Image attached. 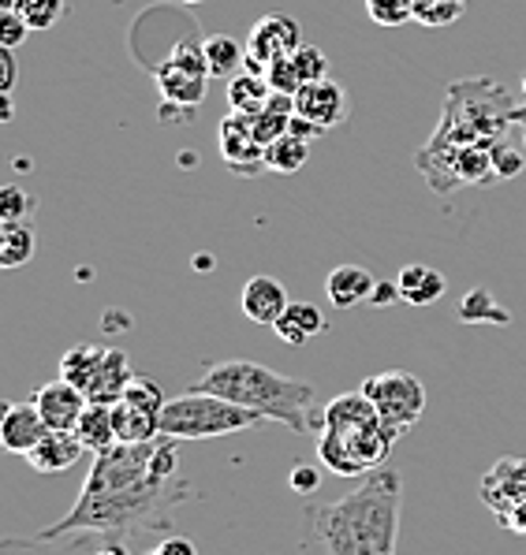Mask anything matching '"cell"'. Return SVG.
I'll list each match as a JSON object with an SVG mask.
<instances>
[{"mask_svg":"<svg viewBox=\"0 0 526 555\" xmlns=\"http://www.w3.org/2000/svg\"><path fill=\"white\" fill-rule=\"evenodd\" d=\"M198 500V489L187 477H161L154 469V440L116 443L93 455L90 474L79 496L61 522L27 537L34 544H67L79 548L87 541H150L168 537L176 507Z\"/></svg>","mask_w":526,"mask_h":555,"instance_id":"6da1fadb","label":"cell"},{"mask_svg":"<svg viewBox=\"0 0 526 555\" xmlns=\"http://www.w3.org/2000/svg\"><path fill=\"white\" fill-rule=\"evenodd\" d=\"M403 481L393 466L362 477L351 496L303 507V552L307 555H393L400 537Z\"/></svg>","mask_w":526,"mask_h":555,"instance_id":"7a4b0ae2","label":"cell"},{"mask_svg":"<svg viewBox=\"0 0 526 555\" xmlns=\"http://www.w3.org/2000/svg\"><path fill=\"white\" fill-rule=\"evenodd\" d=\"M198 391H214V396L228 399V403L254 410L266 422H280L292 433H307L310 406H313V384L299 377H284V373L269 370L261 362H247V358H228V362L206 365L198 380Z\"/></svg>","mask_w":526,"mask_h":555,"instance_id":"3957f363","label":"cell"},{"mask_svg":"<svg viewBox=\"0 0 526 555\" xmlns=\"http://www.w3.org/2000/svg\"><path fill=\"white\" fill-rule=\"evenodd\" d=\"M400 437L403 433L377 414L367 391H344L321 414L318 459L341 477H367L388 463Z\"/></svg>","mask_w":526,"mask_h":555,"instance_id":"277c9868","label":"cell"},{"mask_svg":"<svg viewBox=\"0 0 526 555\" xmlns=\"http://www.w3.org/2000/svg\"><path fill=\"white\" fill-rule=\"evenodd\" d=\"M512 124V101L489 79H466L448 90L445 119L426 150H456L466 142H500Z\"/></svg>","mask_w":526,"mask_h":555,"instance_id":"5b68a950","label":"cell"},{"mask_svg":"<svg viewBox=\"0 0 526 555\" xmlns=\"http://www.w3.org/2000/svg\"><path fill=\"white\" fill-rule=\"evenodd\" d=\"M258 422H266V417L228 403V399L214 396V391L191 388L187 396L168 399L165 410H161V437L217 440V437H232V433L254 429Z\"/></svg>","mask_w":526,"mask_h":555,"instance_id":"8992f818","label":"cell"},{"mask_svg":"<svg viewBox=\"0 0 526 555\" xmlns=\"http://www.w3.org/2000/svg\"><path fill=\"white\" fill-rule=\"evenodd\" d=\"M61 377L72 380L90 403H120L127 384L134 380L131 362L116 347H93V344H75L72 351L61 358Z\"/></svg>","mask_w":526,"mask_h":555,"instance_id":"52a82bcc","label":"cell"},{"mask_svg":"<svg viewBox=\"0 0 526 555\" xmlns=\"http://www.w3.org/2000/svg\"><path fill=\"white\" fill-rule=\"evenodd\" d=\"M362 391L370 396V403L377 406V414L385 417L393 429H414L426 414V384L407 370H388L377 373L362 384Z\"/></svg>","mask_w":526,"mask_h":555,"instance_id":"ba28073f","label":"cell"},{"mask_svg":"<svg viewBox=\"0 0 526 555\" xmlns=\"http://www.w3.org/2000/svg\"><path fill=\"white\" fill-rule=\"evenodd\" d=\"M303 46V34H299V23L292 15H261L254 23L251 38H247V60H243V72H254V75H266V67L273 60H284L292 56L295 49Z\"/></svg>","mask_w":526,"mask_h":555,"instance_id":"9c48e42d","label":"cell"},{"mask_svg":"<svg viewBox=\"0 0 526 555\" xmlns=\"http://www.w3.org/2000/svg\"><path fill=\"white\" fill-rule=\"evenodd\" d=\"M220 157L235 176H258L266 172V146L254 139L251 116L232 113L220 119Z\"/></svg>","mask_w":526,"mask_h":555,"instance_id":"30bf717a","label":"cell"},{"mask_svg":"<svg viewBox=\"0 0 526 555\" xmlns=\"http://www.w3.org/2000/svg\"><path fill=\"white\" fill-rule=\"evenodd\" d=\"M347 113H351V101H347V90L341 82L333 79H318V82H307L299 93H295V116L310 119V124H318L321 131H333V127H341Z\"/></svg>","mask_w":526,"mask_h":555,"instance_id":"8fae6325","label":"cell"},{"mask_svg":"<svg viewBox=\"0 0 526 555\" xmlns=\"http://www.w3.org/2000/svg\"><path fill=\"white\" fill-rule=\"evenodd\" d=\"M49 433L46 417H41L38 403H4L0 406V448L8 455H23L27 459L34 451V443Z\"/></svg>","mask_w":526,"mask_h":555,"instance_id":"7c38bea8","label":"cell"},{"mask_svg":"<svg viewBox=\"0 0 526 555\" xmlns=\"http://www.w3.org/2000/svg\"><path fill=\"white\" fill-rule=\"evenodd\" d=\"M482 500L497 511L500 522L526 503V459H500L482 481Z\"/></svg>","mask_w":526,"mask_h":555,"instance_id":"4fadbf2b","label":"cell"},{"mask_svg":"<svg viewBox=\"0 0 526 555\" xmlns=\"http://www.w3.org/2000/svg\"><path fill=\"white\" fill-rule=\"evenodd\" d=\"M34 403H38L41 417H46L49 429H64V433H75V425H79L82 410L90 406V399L82 396L79 388H75L72 380H49L46 388H38V396H34Z\"/></svg>","mask_w":526,"mask_h":555,"instance_id":"5bb4252c","label":"cell"},{"mask_svg":"<svg viewBox=\"0 0 526 555\" xmlns=\"http://www.w3.org/2000/svg\"><path fill=\"white\" fill-rule=\"evenodd\" d=\"M287 306H292L287 302V287L280 284L277 276H251L240 292L243 318L254 324H269V328H273V324L284 318Z\"/></svg>","mask_w":526,"mask_h":555,"instance_id":"9a60e30c","label":"cell"},{"mask_svg":"<svg viewBox=\"0 0 526 555\" xmlns=\"http://www.w3.org/2000/svg\"><path fill=\"white\" fill-rule=\"evenodd\" d=\"M82 455H87V443L75 437V433L49 429L46 437L34 443V451L27 455V466L34 474H67Z\"/></svg>","mask_w":526,"mask_h":555,"instance_id":"2e32d148","label":"cell"},{"mask_svg":"<svg viewBox=\"0 0 526 555\" xmlns=\"http://www.w3.org/2000/svg\"><path fill=\"white\" fill-rule=\"evenodd\" d=\"M154 82L165 98V105H176V108H198L202 98H206V75H194L187 67L172 64V60H161L154 67Z\"/></svg>","mask_w":526,"mask_h":555,"instance_id":"e0dca14e","label":"cell"},{"mask_svg":"<svg viewBox=\"0 0 526 555\" xmlns=\"http://www.w3.org/2000/svg\"><path fill=\"white\" fill-rule=\"evenodd\" d=\"M373 287H377V280H373V272L362 269V264H336L325 276V295L336 310H351V306H359V302H370Z\"/></svg>","mask_w":526,"mask_h":555,"instance_id":"ac0fdd59","label":"cell"},{"mask_svg":"<svg viewBox=\"0 0 526 555\" xmlns=\"http://www.w3.org/2000/svg\"><path fill=\"white\" fill-rule=\"evenodd\" d=\"M325 328H329L325 313H321V306H313V302H292L284 310V318L273 324L277 336L284 339V344H292V347L310 344V339L321 336Z\"/></svg>","mask_w":526,"mask_h":555,"instance_id":"d6986e66","label":"cell"},{"mask_svg":"<svg viewBox=\"0 0 526 555\" xmlns=\"http://www.w3.org/2000/svg\"><path fill=\"white\" fill-rule=\"evenodd\" d=\"M396 284H400L407 306H434L437 298L448 292V280L440 276L437 269H429V264H419V261L403 264V272L396 276Z\"/></svg>","mask_w":526,"mask_h":555,"instance_id":"ffe728a7","label":"cell"},{"mask_svg":"<svg viewBox=\"0 0 526 555\" xmlns=\"http://www.w3.org/2000/svg\"><path fill=\"white\" fill-rule=\"evenodd\" d=\"M75 437L87 443L90 455H101V451L116 448L120 437H116V422H113V406L105 403H90L82 410L79 425H75Z\"/></svg>","mask_w":526,"mask_h":555,"instance_id":"44dd1931","label":"cell"},{"mask_svg":"<svg viewBox=\"0 0 526 555\" xmlns=\"http://www.w3.org/2000/svg\"><path fill=\"white\" fill-rule=\"evenodd\" d=\"M269 98H273V87H269L266 75L240 72L228 79V105H232V113L258 116L269 105Z\"/></svg>","mask_w":526,"mask_h":555,"instance_id":"7402d4cb","label":"cell"},{"mask_svg":"<svg viewBox=\"0 0 526 555\" xmlns=\"http://www.w3.org/2000/svg\"><path fill=\"white\" fill-rule=\"evenodd\" d=\"M202 53H206L209 64V79H232V75H240L243 60H247V46H240L228 34H209L202 41Z\"/></svg>","mask_w":526,"mask_h":555,"instance_id":"603a6c76","label":"cell"},{"mask_svg":"<svg viewBox=\"0 0 526 555\" xmlns=\"http://www.w3.org/2000/svg\"><path fill=\"white\" fill-rule=\"evenodd\" d=\"M113 422H116V437H120V443H150L161 437V417L131 406L127 399L113 403Z\"/></svg>","mask_w":526,"mask_h":555,"instance_id":"cb8c5ba5","label":"cell"},{"mask_svg":"<svg viewBox=\"0 0 526 555\" xmlns=\"http://www.w3.org/2000/svg\"><path fill=\"white\" fill-rule=\"evenodd\" d=\"M34 258V224L30 220H12L0 224V264L4 269H20Z\"/></svg>","mask_w":526,"mask_h":555,"instance_id":"d4e9b609","label":"cell"},{"mask_svg":"<svg viewBox=\"0 0 526 555\" xmlns=\"http://www.w3.org/2000/svg\"><path fill=\"white\" fill-rule=\"evenodd\" d=\"M307 157H310V142L295 139V134L287 131L284 139L266 150V168H273L280 176H295L303 165H307Z\"/></svg>","mask_w":526,"mask_h":555,"instance_id":"484cf974","label":"cell"},{"mask_svg":"<svg viewBox=\"0 0 526 555\" xmlns=\"http://www.w3.org/2000/svg\"><path fill=\"white\" fill-rule=\"evenodd\" d=\"M463 15V0H414V20L422 27H452Z\"/></svg>","mask_w":526,"mask_h":555,"instance_id":"4316f807","label":"cell"},{"mask_svg":"<svg viewBox=\"0 0 526 555\" xmlns=\"http://www.w3.org/2000/svg\"><path fill=\"white\" fill-rule=\"evenodd\" d=\"M15 12L27 20L30 30H49V27L61 23L64 0H15Z\"/></svg>","mask_w":526,"mask_h":555,"instance_id":"83f0119b","label":"cell"},{"mask_svg":"<svg viewBox=\"0 0 526 555\" xmlns=\"http://www.w3.org/2000/svg\"><path fill=\"white\" fill-rule=\"evenodd\" d=\"M120 399H127L131 406H139V410H146V414H154L161 417V410H165V391L157 388V380H150V377H134L131 384H127V391Z\"/></svg>","mask_w":526,"mask_h":555,"instance_id":"f1b7e54d","label":"cell"},{"mask_svg":"<svg viewBox=\"0 0 526 555\" xmlns=\"http://www.w3.org/2000/svg\"><path fill=\"white\" fill-rule=\"evenodd\" d=\"M367 15L377 27H403L414 20V0H367Z\"/></svg>","mask_w":526,"mask_h":555,"instance_id":"f546056e","label":"cell"},{"mask_svg":"<svg viewBox=\"0 0 526 555\" xmlns=\"http://www.w3.org/2000/svg\"><path fill=\"white\" fill-rule=\"evenodd\" d=\"M460 318L463 321H489V324H508V321H512V318H508V310H500L489 292H471V295H466L463 306H460Z\"/></svg>","mask_w":526,"mask_h":555,"instance_id":"4dcf8cb0","label":"cell"},{"mask_svg":"<svg viewBox=\"0 0 526 555\" xmlns=\"http://www.w3.org/2000/svg\"><path fill=\"white\" fill-rule=\"evenodd\" d=\"M266 79H269V87H273V93H292V98H295V93H299L303 87H307L292 56L273 60V64L266 67Z\"/></svg>","mask_w":526,"mask_h":555,"instance_id":"1f68e13d","label":"cell"},{"mask_svg":"<svg viewBox=\"0 0 526 555\" xmlns=\"http://www.w3.org/2000/svg\"><path fill=\"white\" fill-rule=\"evenodd\" d=\"M34 202L27 191L20 186H4L0 191V224H12V220H30L34 217Z\"/></svg>","mask_w":526,"mask_h":555,"instance_id":"d6a6232c","label":"cell"},{"mask_svg":"<svg viewBox=\"0 0 526 555\" xmlns=\"http://www.w3.org/2000/svg\"><path fill=\"white\" fill-rule=\"evenodd\" d=\"M295 60V67H299V75H303V82H318V79H329V56L321 53L318 46H307L303 41L299 49L292 53Z\"/></svg>","mask_w":526,"mask_h":555,"instance_id":"836d02e7","label":"cell"},{"mask_svg":"<svg viewBox=\"0 0 526 555\" xmlns=\"http://www.w3.org/2000/svg\"><path fill=\"white\" fill-rule=\"evenodd\" d=\"M27 34H30L27 20H23L15 8H4V12H0V49H20Z\"/></svg>","mask_w":526,"mask_h":555,"instance_id":"e575fe53","label":"cell"},{"mask_svg":"<svg viewBox=\"0 0 526 555\" xmlns=\"http://www.w3.org/2000/svg\"><path fill=\"white\" fill-rule=\"evenodd\" d=\"M523 165H526V157L519 150H512L504 139L493 146V168H497V179H515V176H523Z\"/></svg>","mask_w":526,"mask_h":555,"instance_id":"d590c367","label":"cell"},{"mask_svg":"<svg viewBox=\"0 0 526 555\" xmlns=\"http://www.w3.org/2000/svg\"><path fill=\"white\" fill-rule=\"evenodd\" d=\"M287 485H292V492H299V496H313V492L321 489V469L310 463H295Z\"/></svg>","mask_w":526,"mask_h":555,"instance_id":"8d00e7d4","label":"cell"},{"mask_svg":"<svg viewBox=\"0 0 526 555\" xmlns=\"http://www.w3.org/2000/svg\"><path fill=\"white\" fill-rule=\"evenodd\" d=\"M154 552H157V555H198V548H194L191 537H176V533L161 537V544H157Z\"/></svg>","mask_w":526,"mask_h":555,"instance_id":"74e56055","label":"cell"},{"mask_svg":"<svg viewBox=\"0 0 526 555\" xmlns=\"http://www.w3.org/2000/svg\"><path fill=\"white\" fill-rule=\"evenodd\" d=\"M393 302H403L400 284H388V280H377V287H373L370 306H393Z\"/></svg>","mask_w":526,"mask_h":555,"instance_id":"f35d334b","label":"cell"},{"mask_svg":"<svg viewBox=\"0 0 526 555\" xmlns=\"http://www.w3.org/2000/svg\"><path fill=\"white\" fill-rule=\"evenodd\" d=\"M15 87V53L12 49H0V90L12 93Z\"/></svg>","mask_w":526,"mask_h":555,"instance_id":"ab89813d","label":"cell"},{"mask_svg":"<svg viewBox=\"0 0 526 555\" xmlns=\"http://www.w3.org/2000/svg\"><path fill=\"white\" fill-rule=\"evenodd\" d=\"M292 134H295V139H307V142H313V139H321V134H325V131H321L318 124H310V119H303V116H295V113H292Z\"/></svg>","mask_w":526,"mask_h":555,"instance_id":"60d3db41","label":"cell"},{"mask_svg":"<svg viewBox=\"0 0 526 555\" xmlns=\"http://www.w3.org/2000/svg\"><path fill=\"white\" fill-rule=\"evenodd\" d=\"M90 555H131V548H127L124 541H105L98 552H90Z\"/></svg>","mask_w":526,"mask_h":555,"instance_id":"b9f144b4","label":"cell"},{"mask_svg":"<svg viewBox=\"0 0 526 555\" xmlns=\"http://www.w3.org/2000/svg\"><path fill=\"white\" fill-rule=\"evenodd\" d=\"M214 264H217V258H214V254H198V258H194V269H198V272H214Z\"/></svg>","mask_w":526,"mask_h":555,"instance_id":"7bdbcfd3","label":"cell"},{"mask_svg":"<svg viewBox=\"0 0 526 555\" xmlns=\"http://www.w3.org/2000/svg\"><path fill=\"white\" fill-rule=\"evenodd\" d=\"M180 4H202V0H180Z\"/></svg>","mask_w":526,"mask_h":555,"instance_id":"ee69618b","label":"cell"},{"mask_svg":"<svg viewBox=\"0 0 526 555\" xmlns=\"http://www.w3.org/2000/svg\"><path fill=\"white\" fill-rule=\"evenodd\" d=\"M4 8H15V0H4Z\"/></svg>","mask_w":526,"mask_h":555,"instance_id":"f6af8a7d","label":"cell"},{"mask_svg":"<svg viewBox=\"0 0 526 555\" xmlns=\"http://www.w3.org/2000/svg\"><path fill=\"white\" fill-rule=\"evenodd\" d=\"M150 555H157V552H150Z\"/></svg>","mask_w":526,"mask_h":555,"instance_id":"bcb514c9","label":"cell"},{"mask_svg":"<svg viewBox=\"0 0 526 555\" xmlns=\"http://www.w3.org/2000/svg\"><path fill=\"white\" fill-rule=\"evenodd\" d=\"M393 555H400V552H393Z\"/></svg>","mask_w":526,"mask_h":555,"instance_id":"7dc6e473","label":"cell"},{"mask_svg":"<svg viewBox=\"0 0 526 555\" xmlns=\"http://www.w3.org/2000/svg\"><path fill=\"white\" fill-rule=\"evenodd\" d=\"M463 4H466V0H463Z\"/></svg>","mask_w":526,"mask_h":555,"instance_id":"c3c4849f","label":"cell"}]
</instances>
